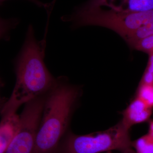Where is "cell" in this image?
I'll return each instance as SVG.
<instances>
[{"label": "cell", "instance_id": "15", "mask_svg": "<svg viewBox=\"0 0 153 153\" xmlns=\"http://www.w3.org/2000/svg\"><path fill=\"white\" fill-rule=\"evenodd\" d=\"M3 1H5V0H3ZM28 1L32 2L36 4L37 5V6H39V7H44L45 8L48 7L47 4H44V3L38 1V0H28Z\"/></svg>", "mask_w": 153, "mask_h": 153}, {"label": "cell", "instance_id": "1", "mask_svg": "<svg viewBox=\"0 0 153 153\" xmlns=\"http://www.w3.org/2000/svg\"><path fill=\"white\" fill-rule=\"evenodd\" d=\"M46 41H38L33 27H28L23 47L15 61L16 82L1 114L17 112L20 106L40 96L46 94L56 81L44 61Z\"/></svg>", "mask_w": 153, "mask_h": 153}, {"label": "cell", "instance_id": "18", "mask_svg": "<svg viewBox=\"0 0 153 153\" xmlns=\"http://www.w3.org/2000/svg\"><path fill=\"white\" fill-rule=\"evenodd\" d=\"M105 153H111V152H106Z\"/></svg>", "mask_w": 153, "mask_h": 153}, {"label": "cell", "instance_id": "11", "mask_svg": "<svg viewBox=\"0 0 153 153\" xmlns=\"http://www.w3.org/2000/svg\"><path fill=\"white\" fill-rule=\"evenodd\" d=\"M132 48L148 54L153 53V34L137 42Z\"/></svg>", "mask_w": 153, "mask_h": 153}, {"label": "cell", "instance_id": "16", "mask_svg": "<svg viewBox=\"0 0 153 153\" xmlns=\"http://www.w3.org/2000/svg\"><path fill=\"white\" fill-rule=\"evenodd\" d=\"M119 153H136V152L132 148H131L125 150L122 152H119Z\"/></svg>", "mask_w": 153, "mask_h": 153}, {"label": "cell", "instance_id": "10", "mask_svg": "<svg viewBox=\"0 0 153 153\" xmlns=\"http://www.w3.org/2000/svg\"><path fill=\"white\" fill-rule=\"evenodd\" d=\"M135 97L153 108V85L139 84Z\"/></svg>", "mask_w": 153, "mask_h": 153}, {"label": "cell", "instance_id": "5", "mask_svg": "<svg viewBox=\"0 0 153 153\" xmlns=\"http://www.w3.org/2000/svg\"><path fill=\"white\" fill-rule=\"evenodd\" d=\"M46 94L25 104L19 128L5 153H34Z\"/></svg>", "mask_w": 153, "mask_h": 153}, {"label": "cell", "instance_id": "12", "mask_svg": "<svg viewBox=\"0 0 153 153\" xmlns=\"http://www.w3.org/2000/svg\"><path fill=\"white\" fill-rule=\"evenodd\" d=\"M18 22L16 19H6L0 17V40L7 37L10 30L16 26Z\"/></svg>", "mask_w": 153, "mask_h": 153}, {"label": "cell", "instance_id": "4", "mask_svg": "<svg viewBox=\"0 0 153 153\" xmlns=\"http://www.w3.org/2000/svg\"><path fill=\"white\" fill-rule=\"evenodd\" d=\"M130 128L120 120L103 131L77 135L71 130L61 140L55 153H100L132 148Z\"/></svg>", "mask_w": 153, "mask_h": 153}, {"label": "cell", "instance_id": "3", "mask_svg": "<svg viewBox=\"0 0 153 153\" xmlns=\"http://www.w3.org/2000/svg\"><path fill=\"white\" fill-rule=\"evenodd\" d=\"M67 21L73 22L76 27L95 25L108 28L118 34L131 47L153 34V11L120 13L89 2Z\"/></svg>", "mask_w": 153, "mask_h": 153}, {"label": "cell", "instance_id": "14", "mask_svg": "<svg viewBox=\"0 0 153 153\" xmlns=\"http://www.w3.org/2000/svg\"><path fill=\"white\" fill-rule=\"evenodd\" d=\"M149 129L148 134L153 140V120H149Z\"/></svg>", "mask_w": 153, "mask_h": 153}, {"label": "cell", "instance_id": "13", "mask_svg": "<svg viewBox=\"0 0 153 153\" xmlns=\"http://www.w3.org/2000/svg\"><path fill=\"white\" fill-rule=\"evenodd\" d=\"M149 55L147 65L139 84L153 85V53Z\"/></svg>", "mask_w": 153, "mask_h": 153}, {"label": "cell", "instance_id": "8", "mask_svg": "<svg viewBox=\"0 0 153 153\" xmlns=\"http://www.w3.org/2000/svg\"><path fill=\"white\" fill-rule=\"evenodd\" d=\"M0 153H5L19 128L20 115L17 112L1 114Z\"/></svg>", "mask_w": 153, "mask_h": 153}, {"label": "cell", "instance_id": "2", "mask_svg": "<svg viewBox=\"0 0 153 153\" xmlns=\"http://www.w3.org/2000/svg\"><path fill=\"white\" fill-rule=\"evenodd\" d=\"M80 86L69 83L65 76L56 78L46 94L36 136L34 153H55L70 129L72 116L82 95Z\"/></svg>", "mask_w": 153, "mask_h": 153}, {"label": "cell", "instance_id": "17", "mask_svg": "<svg viewBox=\"0 0 153 153\" xmlns=\"http://www.w3.org/2000/svg\"><path fill=\"white\" fill-rule=\"evenodd\" d=\"M3 2L4 1H3V0H0V5H1Z\"/></svg>", "mask_w": 153, "mask_h": 153}, {"label": "cell", "instance_id": "9", "mask_svg": "<svg viewBox=\"0 0 153 153\" xmlns=\"http://www.w3.org/2000/svg\"><path fill=\"white\" fill-rule=\"evenodd\" d=\"M136 153H153V140L148 134L132 142Z\"/></svg>", "mask_w": 153, "mask_h": 153}, {"label": "cell", "instance_id": "7", "mask_svg": "<svg viewBox=\"0 0 153 153\" xmlns=\"http://www.w3.org/2000/svg\"><path fill=\"white\" fill-rule=\"evenodd\" d=\"M152 109L142 100L135 97L122 112L123 117L121 120L131 128L134 125L149 120L152 113Z\"/></svg>", "mask_w": 153, "mask_h": 153}, {"label": "cell", "instance_id": "6", "mask_svg": "<svg viewBox=\"0 0 153 153\" xmlns=\"http://www.w3.org/2000/svg\"><path fill=\"white\" fill-rule=\"evenodd\" d=\"M90 2L120 13H140L153 11V0H91Z\"/></svg>", "mask_w": 153, "mask_h": 153}, {"label": "cell", "instance_id": "19", "mask_svg": "<svg viewBox=\"0 0 153 153\" xmlns=\"http://www.w3.org/2000/svg\"><path fill=\"white\" fill-rule=\"evenodd\" d=\"M0 102H1V99H0ZM0 104H1V102H0Z\"/></svg>", "mask_w": 153, "mask_h": 153}]
</instances>
